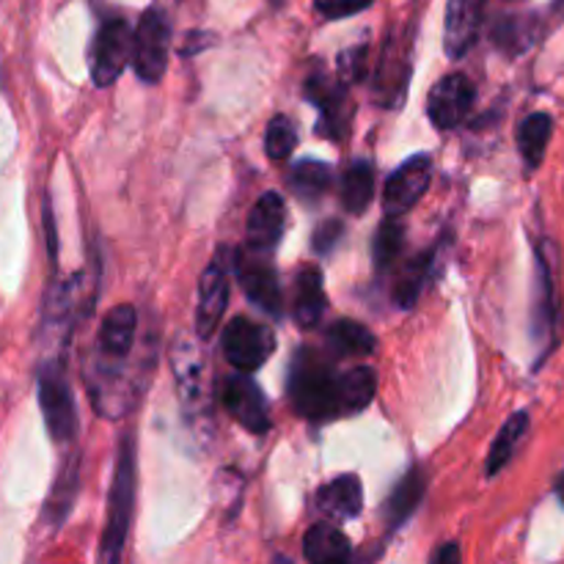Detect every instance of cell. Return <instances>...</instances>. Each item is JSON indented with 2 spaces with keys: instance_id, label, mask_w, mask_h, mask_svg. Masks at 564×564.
Instances as JSON below:
<instances>
[{
  "instance_id": "obj_25",
  "label": "cell",
  "mask_w": 564,
  "mask_h": 564,
  "mask_svg": "<svg viewBox=\"0 0 564 564\" xmlns=\"http://www.w3.org/2000/svg\"><path fill=\"white\" fill-rule=\"evenodd\" d=\"M375 389H378V375L372 367H350L347 372H339V391H341V413L352 416L361 413L369 402L375 400Z\"/></svg>"
},
{
  "instance_id": "obj_18",
  "label": "cell",
  "mask_w": 564,
  "mask_h": 564,
  "mask_svg": "<svg viewBox=\"0 0 564 564\" xmlns=\"http://www.w3.org/2000/svg\"><path fill=\"white\" fill-rule=\"evenodd\" d=\"M317 507L334 521H350L364 507V488L356 474H341L334 482L323 485L317 494Z\"/></svg>"
},
{
  "instance_id": "obj_17",
  "label": "cell",
  "mask_w": 564,
  "mask_h": 564,
  "mask_svg": "<svg viewBox=\"0 0 564 564\" xmlns=\"http://www.w3.org/2000/svg\"><path fill=\"white\" fill-rule=\"evenodd\" d=\"M286 224L284 198L279 193H264L257 204H253L251 215H248V246L253 251L270 253L281 242Z\"/></svg>"
},
{
  "instance_id": "obj_38",
  "label": "cell",
  "mask_w": 564,
  "mask_h": 564,
  "mask_svg": "<svg viewBox=\"0 0 564 564\" xmlns=\"http://www.w3.org/2000/svg\"><path fill=\"white\" fill-rule=\"evenodd\" d=\"M551 11H554V14H560L562 20H564V0H554V6H551Z\"/></svg>"
},
{
  "instance_id": "obj_15",
  "label": "cell",
  "mask_w": 564,
  "mask_h": 564,
  "mask_svg": "<svg viewBox=\"0 0 564 564\" xmlns=\"http://www.w3.org/2000/svg\"><path fill=\"white\" fill-rule=\"evenodd\" d=\"M226 306H229V275H226L224 259H215L198 279L196 301V334L198 339H209L224 323Z\"/></svg>"
},
{
  "instance_id": "obj_6",
  "label": "cell",
  "mask_w": 564,
  "mask_h": 564,
  "mask_svg": "<svg viewBox=\"0 0 564 564\" xmlns=\"http://www.w3.org/2000/svg\"><path fill=\"white\" fill-rule=\"evenodd\" d=\"M411 33L391 31L372 72V97L380 108H400L411 80Z\"/></svg>"
},
{
  "instance_id": "obj_5",
  "label": "cell",
  "mask_w": 564,
  "mask_h": 564,
  "mask_svg": "<svg viewBox=\"0 0 564 564\" xmlns=\"http://www.w3.org/2000/svg\"><path fill=\"white\" fill-rule=\"evenodd\" d=\"M171 369H174L176 389H180V400L185 405L187 416L193 422L209 416V375H207V361H204L202 350L193 339L187 336H176V341L171 345Z\"/></svg>"
},
{
  "instance_id": "obj_29",
  "label": "cell",
  "mask_w": 564,
  "mask_h": 564,
  "mask_svg": "<svg viewBox=\"0 0 564 564\" xmlns=\"http://www.w3.org/2000/svg\"><path fill=\"white\" fill-rule=\"evenodd\" d=\"M330 182H334V174H330V165L323 163V160H301L290 174L292 191L306 198V202H317L319 196H325Z\"/></svg>"
},
{
  "instance_id": "obj_33",
  "label": "cell",
  "mask_w": 564,
  "mask_h": 564,
  "mask_svg": "<svg viewBox=\"0 0 564 564\" xmlns=\"http://www.w3.org/2000/svg\"><path fill=\"white\" fill-rule=\"evenodd\" d=\"M369 50L352 47L339 55V80L341 83H358L369 75Z\"/></svg>"
},
{
  "instance_id": "obj_35",
  "label": "cell",
  "mask_w": 564,
  "mask_h": 564,
  "mask_svg": "<svg viewBox=\"0 0 564 564\" xmlns=\"http://www.w3.org/2000/svg\"><path fill=\"white\" fill-rule=\"evenodd\" d=\"M341 235H345V226H341V220H325V224L317 226V231H314V237H312L314 251L330 253L336 248V242L341 240Z\"/></svg>"
},
{
  "instance_id": "obj_19",
  "label": "cell",
  "mask_w": 564,
  "mask_h": 564,
  "mask_svg": "<svg viewBox=\"0 0 564 564\" xmlns=\"http://www.w3.org/2000/svg\"><path fill=\"white\" fill-rule=\"evenodd\" d=\"M325 312V290H323V275L317 268L306 264L297 270L295 275V290H292V314L301 328H314L323 319Z\"/></svg>"
},
{
  "instance_id": "obj_24",
  "label": "cell",
  "mask_w": 564,
  "mask_h": 564,
  "mask_svg": "<svg viewBox=\"0 0 564 564\" xmlns=\"http://www.w3.org/2000/svg\"><path fill=\"white\" fill-rule=\"evenodd\" d=\"M529 424H532V419H529L527 411H518L507 419L505 427H501L499 435H496L494 446H490L488 466H485V474H488V477H496V474H499L501 468L512 460V455L518 452L521 441L527 438Z\"/></svg>"
},
{
  "instance_id": "obj_37",
  "label": "cell",
  "mask_w": 564,
  "mask_h": 564,
  "mask_svg": "<svg viewBox=\"0 0 564 564\" xmlns=\"http://www.w3.org/2000/svg\"><path fill=\"white\" fill-rule=\"evenodd\" d=\"M556 496H560V501H562V505H564V471H562V477L560 479H556Z\"/></svg>"
},
{
  "instance_id": "obj_11",
  "label": "cell",
  "mask_w": 564,
  "mask_h": 564,
  "mask_svg": "<svg viewBox=\"0 0 564 564\" xmlns=\"http://www.w3.org/2000/svg\"><path fill=\"white\" fill-rule=\"evenodd\" d=\"M220 402L237 424L253 435H264L270 430V405L264 391L246 375H231L224 380Z\"/></svg>"
},
{
  "instance_id": "obj_2",
  "label": "cell",
  "mask_w": 564,
  "mask_h": 564,
  "mask_svg": "<svg viewBox=\"0 0 564 564\" xmlns=\"http://www.w3.org/2000/svg\"><path fill=\"white\" fill-rule=\"evenodd\" d=\"M290 400L301 416L312 422L345 416L341 413L339 372L325 364V358L314 350H301L290 367Z\"/></svg>"
},
{
  "instance_id": "obj_27",
  "label": "cell",
  "mask_w": 564,
  "mask_h": 564,
  "mask_svg": "<svg viewBox=\"0 0 564 564\" xmlns=\"http://www.w3.org/2000/svg\"><path fill=\"white\" fill-rule=\"evenodd\" d=\"M77 490H80V457L72 455L64 471L58 474V482H55L53 494H50L47 507H44V518H47L53 527L64 523V518L69 516Z\"/></svg>"
},
{
  "instance_id": "obj_12",
  "label": "cell",
  "mask_w": 564,
  "mask_h": 564,
  "mask_svg": "<svg viewBox=\"0 0 564 564\" xmlns=\"http://www.w3.org/2000/svg\"><path fill=\"white\" fill-rule=\"evenodd\" d=\"M430 180H433V160L427 154L405 160L394 174L389 176L383 187V209L394 218L405 215L408 209L416 207L422 196L427 193Z\"/></svg>"
},
{
  "instance_id": "obj_3",
  "label": "cell",
  "mask_w": 564,
  "mask_h": 564,
  "mask_svg": "<svg viewBox=\"0 0 564 564\" xmlns=\"http://www.w3.org/2000/svg\"><path fill=\"white\" fill-rule=\"evenodd\" d=\"M135 438L124 435L119 444V457H116L113 482L108 494V516H105L102 543H99V560L116 564L124 556L127 534H130L132 510H135Z\"/></svg>"
},
{
  "instance_id": "obj_22",
  "label": "cell",
  "mask_w": 564,
  "mask_h": 564,
  "mask_svg": "<svg viewBox=\"0 0 564 564\" xmlns=\"http://www.w3.org/2000/svg\"><path fill=\"white\" fill-rule=\"evenodd\" d=\"M551 135H554V119H551V113H543V110L529 113L518 124V149H521V158L529 171L540 169V163L545 158V149L551 143Z\"/></svg>"
},
{
  "instance_id": "obj_23",
  "label": "cell",
  "mask_w": 564,
  "mask_h": 564,
  "mask_svg": "<svg viewBox=\"0 0 564 564\" xmlns=\"http://www.w3.org/2000/svg\"><path fill=\"white\" fill-rule=\"evenodd\" d=\"M325 345L328 350H334L341 358H361L375 352V339L372 330L367 325L356 323V319H336L328 330H325Z\"/></svg>"
},
{
  "instance_id": "obj_31",
  "label": "cell",
  "mask_w": 564,
  "mask_h": 564,
  "mask_svg": "<svg viewBox=\"0 0 564 564\" xmlns=\"http://www.w3.org/2000/svg\"><path fill=\"white\" fill-rule=\"evenodd\" d=\"M402 246H405V226H402L400 218L389 215V220L380 224L372 242V259L378 273H383V270H389L397 262V257L402 253Z\"/></svg>"
},
{
  "instance_id": "obj_14",
  "label": "cell",
  "mask_w": 564,
  "mask_h": 564,
  "mask_svg": "<svg viewBox=\"0 0 564 564\" xmlns=\"http://www.w3.org/2000/svg\"><path fill=\"white\" fill-rule=\"evenodd\" d=\"M306 97L312 99L314 108L319 110V132L334 141L345 135L347 127V83L339 77H330L325 69L312 72L306 77Z\"/></svg>"
},
{
  "instance_id": "obj_13",
  "label": "cell",
  "mask_w": 564,
  "mask_h": 564,
  "mask_svg": "<svg viewBox=\"0 0 564 564\" xmlns=\"http://www.w3.org/2000/svg\"><path fill=\"white\" fill-rule=\"evenodd\" d=\"M474 83L466 75L455 72V75H446L444 80H438L430 91L427 99V116L438 130H455L457 124L468 119L474 108Z\"/></svg>"
},
{
  "instance_id": "obj_26",
  "label": "cell",
  "mask_w": 564,
  "mask_h": 564,
  "mask_svg": "<svg viewBox=\"0 0 564 564\" xmlns=\"http://www.w3.org/2000/svg\"><path fill=\"white\" fill-rule=\"evenodd\" d=\"M375 196V169L367 160H356L350 169L345 171L341 180V207L350 215L367 213L369 202Z\"/></svg>"
},
{
  "instance_id": "obj_30",
  "label": "cell",
  "mask_w": 564,
  "mask_h": 564,
  "mask_svg": "<svg viewBox=\"0 0 564 564\" xmlns=\"http://www.w3.org/2000/svg\"><path fill=\"white\" fill-rule=\"evenodd\" d=\"M538 20L534 17H501L494 25V42L507 53H521L538 39Z\"/></svg>"
},
{
  "instance_id": "obj_16",
  "label": "cell",
  "mask_w": 564,
  "mask_h": 564,
  "mask_svg": "<svg viewBox=\"0 0 564 564\" xmlns=\"http://www.w3.org/2000/svg\"><path fill=\"white\" fill-rule=\"evenodd\" d=\"M488 0H449L444 20V50L449 58H463L477 44Z\"/></svg>"
},
{
  "instance_id": "obj_10",
  "label": "cell",
  "mask_w": 564,
  "mask_h": 564,
  "mask_svg": "<svg viewBox=\"0 0 564 564\" xmlns=\"http://www.w3.org/2000/svg\"><path fill=\"white\" fill-rule=\"evenodd\" d=\"M235 273L240 279L242 292L248 295V301L257 303L262 312H268L270 317H279L281 314V286H279V273L270 264L268 253L262 251H237L235 257Z\"/></svg>"
},
{
  "instance_id": "obj_32",
  "label": "cell",
  "mask_w": 564,
  "mask_h": 564,
  "mask_svg": "<svg viewBox=\"0 0 564 564\" xmlns=\"http://www.w3.org/2000/svg\"><path fill=\"white\" fill-rule=\"evenodd\" d=\"M297 147V130L292 119L286 116H275L270 119L268 130H264V152L270 160H286Z\"/></svg>"
},
{
  "instance_id": "obj_9",
  "label": "cell",
  "mask_w": 564,
  "mask_h": 564,
  "mask_svg": "<svg viewBox=\"0 0 564 564\" xmlns=\"http://www.w3.org/2000/svg\"><path fill=\"white\" fill-rule=\"evenodd\" d=\"M132 58V33L130 25L119 17L105 20L99 25L97 36L91 42V80L97 88L113 86L119 75L124 72L127 61Z\"/></svg>"
},
{
  "instance_id": "obj_21",
  "label": "cell",
  "mask_w": 564,
  "mask_h": 564,
  "mask_svg": "<svg viewBox=\"0 0 564 564\" xmlns=\"http://www.w3.org/2000/svg\"><path fill=\"white\" fill-rule=\"evenodd\" d=\"M350 554V540H347L345 534H341V529H336L334 523H317V527L308 529L306 538H303V556L314 564L347 562Z\"/></svg>"
},
{
  "instance_id": "obj_34",
  "label": "cell",
  "mask_w": 564,
  "mask_h": 564,
  "mask_svg": "<svg viewBox=\"0 0 564 564\" xmlns=\"http://www.w3.org/2000/svg\"><path fill=\"white\" fill-rule=\"evenodd\" d=\"M372 3L375 0H314V11L325 20H345V17L369 9Z\"/></svg>"
},
{
  "instance_id": "obj_8",
  "label": "cell",
  "mask_w": 564,
  "mask_h": 564,
  "mask_svg": "<svg viewBox=\"0 0 564 564\" xmlns=\"http://www.w3.org/2000/svg\"><path fill=\"white\" fill-rule=\"evenodd\" d=\"M220 345H224L226 361L237 372H257L273 356L275 334L264 323H257V319L235 317L226 325Z\"/></svg>"
},
{
  "instance_id": "obj_1",
  "label": "cell",
  "mask_w": 564,
  "mask_h": 564,
  "mask_svg": "<svg viewBox=\"0 0 564 564\" xmlns=\"http://www.w3.org/2000/svg\"><path fill=\"white\" fill-rule=\"evenodd\" d=\"M560 246L554 240L538 242V284L532 303V339L538 345V367L560 347L562 339V281H560ZM534 367V369H538Z\"/></svg>"
},
{
  "instance_id": "obj_4",
  "label": "cell",
  "mask_w": 564,
  "mask_h": 564,
  "mask_svg": "<svg viewBox=\"0 0 564 564\" xmlns=\"http://www.w3.org/2000/svg\"><path fill=\"white\" fill-rule=\"evenodd\" d=\"M39 405H42L44 424L55 441H72L77 433L75 394L66 380L64 358H44L39 367Z\"/></svg>"
},
{
  "instance_id": "obj_36",
  "label": "cell",
  "mask_w": 564,
  "mask_h": 564,
  "mask_svg": "<svg viewBox=\"0 0 564 564\" xmlns=\"http://www.w3.org/2000/svg\"><path fill=\"white\" fill-rule=\"evenodd\" d=\"M433 562L435 564H457V562H460V549H457V543H446L444 549L435 551Z\"/></svg>"
},
{
  "instance_id": "obj_7",
  "label": "cell",
  "mask_w": 564,
  "mask_h": 564,
  "mask_svg": "<svg viewBox=\"0 0 564 564\" xmlns=\"http://www.w3.org/2000/svg\"><path fill=\"white\" fill-rule=\"evenodd\" d=\"M171 50V22L163 9L143 11L138 31L132 33V66L143 83H160L169 66Z\"/></svg>"
},
{
  "instance_id": "obj_28",
  "label": "cell",
  "mask_w": 564,
  "mask_h": 564,
  "mask_svg": "<svg viewBox=\"0 0 564 564\" xmlns=\"http://www.w3.org/2000/svg\"><path fill=\"white\" fill-rule=\"evenodd\" d=\"M430 270H433V253L424 251L419 257H413L405 268L400 270L394 281V303L400 308H411L413 303L422 295L424 284L430 279Z\"/></svg>"
},
{
  "instance_id": "obj_20",
  "label": "cell",
  "mask_w": 564,
  "mask_h": 564,
  "mask_svg": "<svg viewBox=\"0 0 564 564\" xmlns=\"http://www.w3.org/2000/svg\"><path fill=\"white\" fill-rule=\"evenodd\" d=\"M424 490H427V474H424V468L413 466L411 471H408L405 477L397 482V488L391 490L389 501H386L383 516H386V523H389L391 532H394V529H400L402 523L413 516V510L422 505Z\"/></svg>"
}]
</instances>
